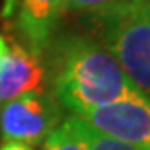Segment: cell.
<instances>
[{
    "label": "cell",
    "instance_id": "1",
    "mask_svg": "<svg viewBox=\"0 0 150 150\" xmlns=\"http://www.w3.org/2000/svg\"><path fill=\"white\" fill-rule=\"evenodd\" d=\"M44 54L52 98L72 116L141 94L94 36H52Z\"/></svg>",
    "mask_w": 150,
    "mask_h": 150
},
{
    "label": "cell",
    "instance_id": "2",
    "mask_svg": "<svg viewBox=\"0 0 150 150\" xmlns=\"http://www.w3.org/2000/svg\"><path fill=\"white\" fill-rule=\"evenodd\" d=\"M87 18L94 38L109 49L134 87L150 100V2L114 0Z\"/></svg>",
    "mask_w": 150,
    "mask_h": 150
},
{
    "label": "cell",
    "instance_id": "3",
    "mask_svg": "<svg viewBox=\"0 0 150 150\" xmlns=\"http://www.w3.org/2000/svg\"><path fill=\"white\" fill-rule=\"evenodd\" d=\"M63 112L51 92L33 91L6 101L0 109V134L6 141L42 145L62 125Z\"/></svg>",
    "mask_w": 150,
    "mask_h": 150
},
{
    "label": "cell",
    "instance_id": "4",
    "mask_svg": "<svg viewBox=\"0 0 150 150\" xmlns=\"http://www.w3.org/2000/svg\"><path fill=\"white\" fill-rule=\"evenodd\" d=\"M78 117L101 134L150 150V100L143 94L98 107Z\"/></svg>",
    "mask_w": 150,
    "mask_h": 150
},
{
    "label": "cell",
    "instance_id": "5",
    "mask_svg": "<svg viewBox=\"0 0 150 150\" xmlns=\"http://www.w3.org/2000/svg\"><path fill=\"white\" fill-rule=\"evenodd\" d=\"M44 81L45 65L42 56L18 42H13L6 58L0 62V103L33 91H42Z\"/></svg>",
    "mask_w": 150,
    "mask_h": 150
},
{
    "label": "cell",
    "instance_id": "6",
    "mask_svg": "<svg viewBox=\"0 0 150 150\" xmlns=\"http://www.w3.org/2000/svg\"><path fill=\"white\" fill-rule=\"evenodd\" d=\"M65 15L63 0H22L18 11V27L29 47L38 56L44 54L56 35L60 18Z\"/></svg>",
    "mask_w": 150,
    "mask_h": 150
},
{
    "label": "cell",
    "instance_id": "7",
    "mask_svg": "<svg viewBox=\"0 0 150 150\" xmlns=\"http://www.w3.org/2000/svg\"><path fill=\"white\" fill-rule=\"evenodd\" d=\"M69 128V132L78 139V143L81 145L83 150H141L137 146H132L128 143H123L120 139H114L107 134H101L100 130H96L94 127H91L87 121H83L78 116H69L63 121Z\"/></svg>",
    "mask_w": 150,
    "mask_h": 150
},
{
    "label": "cell",
    "instance_id": "8",
    "mask_svg": "<svg viewBox=\"0 0 150 150\" xmlns=\"http://www.w3.org/2000/svg\"><path fill=\"white\" fill-rule=\"evenodd\" d=\"M42 150H83V148L62 121V125L45 137V141L42 143Z\"/></svg>",
    "mask_w": 150,
    "mask_h": 150
},
{
    "label": "cell",
    "instance_id": "9",
    "mask_svg": "<svg viewBox=\"0 0 150 150\" xmlns=\"http://www.w3.org/2000/svg\"><path fill=\"white\" fill-rule=\"evenodd\" d=\"M114 0H63L65 13H76L81 16H91L105 9Z\"/></svg>",
    "mask_w": 150,
    "mask_h": 150
},
{
    "label": "cell",
    "instance_id": "10",
    "mask_svg": "<svg viewBox=\"0 0 150 150\" xmlns=\"http://www.w3.org/2000/svg\"><path fill=\"white\" fill-rule=\"evenodd\" d=\"M0 150H35V146L25 145V143H18V141H2Z\"/></svg>",
    "mask_w": 150,
    "mask_h": 150
},
{
    "label": "cell",
    "instance_id": "11",
    "mask_svg": "<svg viewBox=\"0 0 150 150\" xmlns=\"http://www.w3.org/2000/svg\"><path fill=\"white\" fill-rule=\"evenodd\" d=\"M7 52H9V44H7V40L4 38V35L0 33V62L6 58Z\"/></svg>",
    "mask_w": 150,
    "mask_h": 150
},
{
    "label": "cell",
    "instance_id": "12",
    "mask_svg": "<svg viewBox=\"0 0 150 150\" xmlns=\"http://www.w3.org/2000/svg\"><path fill=\"white\" fill-rule=\"evenodd\" d=\"M7 2H13V0H7Z\"/></svg>",
    "mask_w": 150,
    "mask_h": 150
},
{
    "label": "cell",
    "instance_id": "13",
    "mask_svg": "<svg viewBox=\"0 0 150 150\" xmlns=\"http://www.w3.org/2000/svg\"><path fill=\"white\" fill-rule=\"evenodd\" d=\"M146 2H150V0H146Z\"/></svg>",
    "mask_w": 150,
    "mask_h": 150
}]
</instances>
